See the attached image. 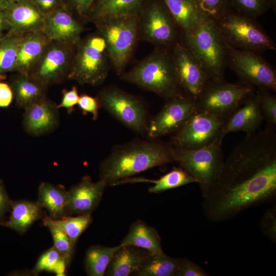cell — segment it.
Listing matches in <instances>:
<instances>
[{
  "mask_svg": "<svg viewBox=\"0 0 276 276\" xmlns=\"http://www.w3.org/2000/svg\"><path fill=\"white\" fill-rule=\"evenodd\" d=\"M275 195L276 131L266 128L235 146L202 208L209 220L221 222Z\"/></svg>",
  "mask_w": 276,
  "mask_h": 276,
  "instance_id": "cell-1",
  "label": "cell"
},
{
  "mask_svg": "<svg viewBox=\"0 0 276 276\" xmlns=\"http://www.w3.org/2000/svg\"><path fill=\"white\" fill-rule=\"evenodd\" d=\"M171 143L134 140L114 146L101 163L100 179L111 185L149 169L174 162Z\"/></svg>",
  "mask_w": 276,
  "mask_h": 276,
  "instance_id": "cell-2",
  "label": "cell"
},
{
  "mask_svg": "<svg viewBox=\"0 0 276 276\" xmlns=\"http://www.w3.org/2000/svg\"><path fill=\"white\" fill-rule=\"evenodd\" d=\"M122 80L168 99L184 95L169 50L157 48L121 76Z\"/></svg>",
  "mask_w": 276,
  "mask_h": 276,
  "instance_id": "cell-3",
  "label": "cell"
},
{
  "mask_svg": "<svg viewBox=\"0 0 276 276\" xmlns=\"http://www.w3.org/2000/svg\"><path fill=\"white\" fill-rule=\"evenodd\" d=\"M179 40L193 53L212 82L224 80L226 45L212 19L204 16L192 32H181Z\"/></svg>",
  "mask_w": 276,
  "mask_h": 276,
  "instance_id": "cell-4",
  "label": "cell"
},
{
  "mask_svg": "<svg viewBox=\"0 0 276 276\" xmlns=\"http://www.w3.org/2000/svg\"><path fill=\"white\" fill-rule=\"evenodd\" d=\"M214 22L224 41L232 48L261 55L276 50L274 41L256 17L231 9Z\"/></svg>",
  "mask_w": 276,
  "mask_h": 276,
  "instance_id": "cell-5",
  "label": "cell"
},
{
  "mask_svg": "<svg viewBox=\"0 0 276 276\" xmlns=\"http://www.w3.org/2000/svg\"><path fill=\"white\" fill-rule=\"evenodd\" d=\"M223 139L196 149L173 146L174 162L190 174L198 183L203 198L218 180L224 163Z\"/></svg>",
  "mask_w": 276,
  "mask_h": 276,
  "instance_id": "cell-6",
  "label": "cell"
},
{
  "mask_svg": "<svg viewBox=\"0 0 276 276\" xmlns=\"http://www.w3.org/2000/svg\"><path fill=\"white\" fill-rule=\"evenodd\" d=\"M138 16L111 17L94 21L105 41L110 62L119 75L127 65L136 43Z\"/></svg>",
  "mask_w": 276,
  "mask_h": 276,
  "instance_id": "cell-7",
  "label": "cell"
},
{
  "mask_svg": "<svg viewBox=\"0 0 276 276\" xmlns=\"http://www.w3.org/2000/svg\"><path fill=\"white\" fill-rule=\"evenodd\" d=\"M76 45L67 78L82 85L103 83L108 75L110 61L104 39L100 35L90 36L80 40Z\"/></svg>",
  "mask_w": 276,
  "mask_h": 276,
  "instance_id": "cell-8",
  "label": "cell"
},
{
  "mask_svg": "<svg viewBox=\"0 0 276 276\" xmlns=\"http://www.w3.org/2000/svg\"><path fill=\"white\" fill-rule=\"evenodd\" d=\"M139 35L158 48L170 50L180 39V29L162 0H147L138 16Z\"/></svg>",
  "mask_w": 276,
  "mask_h": 276,
  "instance_id": "cell-9",
  "label": "cell"
},
{
  "mask_svg": "<svg viewBox=\"0 0 276 276\" xmlns=\"http://www.w3.org/2000/svg\"><path fill=\"white\" fill-rule=\"evenodd\" d=\"M255 92L254 87L240 80L212 82L196 100V110L225 120Z\"/></svg>",
  "mask_w": 276,
  "mask_h": 276,
  "instance_id": "cell-10",
  "label": "cell"
},
{
  "mask_svg": "<svg viewBox=\"0 0 276 276\" xmlns=\"http://www.w3.org/2000/svg\"><path fill=\"white\" fill-rule=\"evenodd\" d=\"M226 45L227 66L240 81L258 89L275 92V69L261 54Z\"/></svg>",
  "mask_w": 276,
  "mask_h": 276,
  "instance_id": "cell-11",
  "label": "cell"
},
{
  "mask_svg": "<svg viewBox=\"0 0 276 276\" xmlns=\"http://www.w3.org/2000/svg\"><path fill=\"white\" fill-rule=\"evenodd\" d=\"M100 107L133 131L143 134L148 127L147 113L137 98L120 89L109 87L97 97Z\"/></svg>",
  "mask_w": 276,
  "mask_h": 276,
  "instance_id": "cell-12",
  "label": "cell"
},
{
  "mask_svg": "<svg viewBox=\"0 0 276 276\" xmlns=\"http://www.w3.org/2000/svg\"><path fill=\"white\" fill-rule=\"evenodd\" d=\"M225 122L212 113L197 111L186 124L172 136L173 146L196 149L223 139L222 129Z\"/></svg>",
  "mask_w": 276,
  "mask_h": 276,
  "instance_id": "cell-13",
  "label": "cell"
},
{
  "mask_svg": "<svg viewBox=\"0 0 276 276\" xmlns=\"http://www.w3.org/2000/svg\"><path fill=\"white\" fill-rule=\"evenodd\" d=\"M169 52L183 94L196 101L212 82L211 80L193 53L180 40Z\"/></svg>",
  "mask_w": 276,
  "mask_h": 276,
  "instance_id": "cell-14",
  "label": "cell"
},
{
  "mask_svg": "<svg viewBox=\"0 0 276 276\" xmlns=\"http://www.w3.org/2000/svg\"><path fill=\"white\" fill-rule=\"evenodd\" d=\"M196 101L185 95L168 99L148 124L147 133L152 139L178 131L196 111Z\"/></svg>",
  "mask_w": 276,
  "mask_h": 276,
  "instance_id": "cell-15",
  "label": "cell"
},
{
  "mask_svg": "<svg viewBox=\"0 0 276 276\" xmlns=\"http://www.w3.org/2000/svg\"><path fill=\"white\" fill-rule=\"evenodd\" d=\"M72 47L51 41L30 76L47 88L67 78L74 56Z\"/></svg>",
  "mask_w": 276,
  "mask_h": 276,
  "instance_id": "cell-16",
  "label": "cell"
},
{
  "mask_svg": "<svg viewBox=\"0 0 276 276\" xmlns=\"http://www.w3.org/2000/svg\"><path fill=\"white\" fill-rule=\"evenodd\" d=\"M24 109L23 127L31 135L50 133L59 126V109L55 103L46 97Z\"/></svg>",
  "mask_w": 276,
  "mask_h": 276,
  "instance_id": "cell-17",
  "label": "cell"
},
{
  "mask_svg": "<svg viewBox=\"0 0 276 276\" xmlns=\"http://www.w3.org/2000/svg\"><path fill=\"white\" fill-rule=\"evenodd\" d=\"M5 13L10 25L6 35L23 36L43 31L45 16L33 0H16Z\"/></svg>",
  "mask_w": 276,
  "mask_h": 276,
  "instance_id": "cell-18",
  "label": "cell"
},
{
  "mask_svg": "<svg viewBox=\"0 0 276 276\" xmlns=\"http://www.w3.org/2000/svg\"><path fill=\"white\" fill-rule=\"evenodd\" d=\"M83 30L65 7L45 15L43 32L50 41L74 46L80 41Z\"/></svg>",
  "mask_w": 276,
  "mask_h": 276,
  "instance_id": "cell-19",
  "label": "cell"
},
{
  "mask_svg": "<svg viewBox=\"0 0 276 276\" xmlns=\"http://www.w3.org/2000/svg\"><path fill=\"white\" fill-rule=\"evenodd\" d=\"M107 185L100 179L93 182L89 176H84L67 191L69 214H90L98 205Z\"/></svg>",
  "mask_w": 276,
  "mask_h": 276,
  "instance_id": "cell-20",
  "label": "cell"
},
{
  "mask_svg": "<svg viewBox=\"0 0 276 276\" xmlns=\"http://www.w3.org/2000/svg\"><path fill=\"white\" fill-rule=\"evenodd\" d=\"M263 121L255 91L225 120L222 135L224 137L229 132L239 131L250 135L256 132Z\"/></svg>",
  "mask_w": 276,
  "mask_h": 276,
  "instance_id": "cell-21",
  "label": "cell"
},
{
  "mask_svg": "<svg viewBox=\"0 0 276 276\" xmlns=\"http://www.w3.org/2000/svg\"><path fill=\"white\" fill-rule=\"evenodd\" d=\"M50 42L43 31L22 36L18 44L13 71L30 75Z\"/></svg>",
  "mask_w": 276,
  "mask_h": 276,
  "instance_id": "cell-22",
  "label": "cell"
},
{
  "mask_svg": "<svg viewBox=\"0 0 276 276\" xmlns=\"http://www.w3.org/2000/svg\"><path fill=\"white\" fill-rule=\"evenodd\" d=\"M119 245L106 269V275L128 276L134 273L149 254L137 247Z\"/></svg>",
  "mask_w": 276,
  "mask_h": 276,
  "instance_id": "cell-23",
  "label": "cell"
},
{
  "mask_svg": "<svg viewBox=\"0 0 276 276\" xmlns=\"http://www.w3.org/2000/svg\"><path fill=\"white\" fill-rule=\"evenodd\" d=\"M120 245L137 247L145 249L150 254L163 252L157 231L142 220H137L131 224Z\"/></svg>",
  "mask_w": 276,
  "mask_h": 276,
  "instance_id": "cell-24",
  "label": "cell"
},
{
  "mask_svg": "<svg viewBox=\"0 0 276 276\" xmlns=\"http://www.w3.org/2000/svg\"><path fill=\"white\" fill-rule=\"evenodd\" d=\"M181 32L193 31L204 15L195 0H162Z\"/></svg>",
  "mask_w": 276,
  "mask_h": 276,
  "instance_id": "cell-25",
  "label": "cell"
},
{
  "mask_svg": "<svg viewBox=\"0 0 276 276\" xmlns=\"http://www.w3.org/2000/svg\"><path fill=\"white\" fill-rule=\"evenodd\" d=\"M139 182H150L154 184V186L149 188V192L159 193L189 183H197V181L190 174L180 167L174 168L158 179H150L142 177H130L117 181L113 185Z\"/></svg>",
  "mask_w": 276,
  "mask_h": 276,
  "instance_id": "cell-26",
  "label": "cell"
},
{
  "mask_svg": "<svg viewBox=\"0 0 276 276\" xmlns=\"http://www.w3.org/2000/svg\"><path fill=\"white\" fill-rule=\"evenodd\" d=\"M42 208L37 202L18 200L11 202L9 219L3 225L22 234L43 216Z\"/></svg>",
  "mask_w": 276,
  "mask_h": 276,
  "instance_id": "cell-27",
  "label": "cell"
},
{
  "mask_svg": "<svg viewBox=\"0 0 276 276\" xmlns=\"http://www.w3.org/2000/svg\"><path fill=\"white\" fill-rule=\"evenodd\" d=\"M37 202L42 208L47 210L49 217L52 219H61L69 214L67 191L59 186L42 182L38 189Z\"/></svg>",
  "mask_w": 276,
  "mask_h": 276,
  "instance_id": "cell-28",
  "label": "cell"
},
{
  "mask_svg": "<svg viewBox=\"0 0 276 276\" xmlns=\"http://www.w3.org/2000/svg\"><path fill=\"white\" fill-rule=\"evenodd\" d=\"M147 0H102L94 4L89 15L94 21L104 18L139 15Z\"/></svg>",
  "mask_w": 276,
  "mask_h": 276,
  "instance_id": "cell-29",
  "label": "cell"
},
{
  "mask_svg": "<svg viewBox=\"0 0 276 276\" xmlns=\"http://www.w3.org/2000/svg\"><path fill=\"white\" fill-rule=\"evenodd\" d=\"M11 86L16 104L19 108L24 109L46 97L47 87L28 74L18 73L12 80Z\"/></svg>",
  "mask_w": 276,
  "mask_h": 276,
  "instance_id": "cell-30",
  "label": "cell"
},
{
  "mask_svg": "<svg viewBox=\"0 0 276 276\" xmlns=\"http://www.w3.org/2000/svg\"><path fill=\"white\" fill-rule=\"evenodd\" d=\"M180 258L169 257L164 252L148 254L139 270L133 273L137 276H176Z\"/></svg>",
  "mask_w": 276,
  "mask_h": 276,
  "instance_id": "cell-31",
  "label": "cell"
},
{
  "mask_svg": "<svg viewBox=\"0 0 276 276\" xmlns=\"http://www.w3.org/2000/svg\"><path fill=\"white\" fill-rule=\"evenodd\" d=\"M119 245L106 247L95 245L86 251L85 257V268L89 276H103L115 251Z\"/></svg>",
  "mask_w": 276,
  "mask_h": 276,
  "instance_id": "cell-32",
  "label": "cell"
},
{
  "mask_svg": "<svg viewBox=\"0 0 276 276\" xmlns=\"http://www.w3.org/2000/svg\"><path fill=\"white\" fill-rule=\"evenodd\" d=\"M49 219L53 224L64 233L75 244L92 221L90 214L78 215L76 217L66 216L59 219H53L49 217Z\"/></svg>",
  "mask_w": 276,
  "mask_h": 276,
  "instance_id": "cell-33",
  "label": "cell"
},
{
  "mask_svg": "<svg viewBox=\"0 0 276 276\" xmlns=\"http://www.w3.org/2000/svg\"><path fill=\"white\" fill-rule=\"evenodd\" d=\"M68 264L62 254L54 247H52L43 253L38 259L34 273H38L46 271L55 273L56 275L63 276Z\"/></svg>",
  "mask_w": 276,
  "mask_h": 276,
  "instance_id": "cell-34",
  "label": "cell"
},
{
  "mask_svg": "<svg viewBox=\"0 0 276 276\" xmlns=\"http://www.w3.org/2000/svg\"><path fill=\"white\" fill-rule=\"evenodd\" d=\"M21 36L5 35L0 39V76L14 71Z\"/></svg>",
  "mask_w": 276,
  "mask_h": 276,
  "instance_id": "cell-35",
  "label": "cell"
},
{
  "mask_svg": "<svg viewBox=\"0 0 276 276\" xmlns=\"http://www.w3.org/2000/svg\"><path fill=\"white\" fill-rule=\"evenodd\" d=\"M259 106L266 128L276 131V96L270 91L258 89L256 91Z\"/></svg>",
  "mask_w": 276,
  "mask_h": 276,
  "instance_id": "cell-36",
  "label": "cell"
},
{
  "mask_svg": "<svg viewBox=\"0 0 276 276\" xmlns=\"http://www.w3.org/2000/svg\"><path fill=\"white\" fill-rule=\"evenodd\" d=\"M43 220L44 224L51 232L53 239L54 246L62 254L69 265L74 254L75 244L64 233L50 222L48 216H44Z\"/></svg>",
  "mask_w": 276,
  "mask_h": 276,
  "instance_id": "cell-37",
  "label": "cell"
},
{
  "mask_svg": "<svg viewBox=\"0 0 276 276\" xmlns=\"http://www.w3.org/2000/svg\"><path fill=\"white\" fill-rule=\"evenodd\" d=\"M230 3L233 10L256 18L270 8L268 0H230Z\"/></svg>",
  "mask_w": 276,
  "mask_h": 276,
  "instance_id": "cell-38",
  "label": "cell"
},
{
  "mask_svg": "<svg viewBox=\"0 0 276 276\" xmlns=\"http://www.w3.org/2000/svg\"><path fill=\"white\" fill-rule=\"evenodd\" d=\"M201 13L214 21L217 20L231 8L230 0H195Z\"/></svg>",
  "mask_w": 276,
  "mask_h": 276,
  "instance_id": "cell-39",
  "label": "cell"
},
{
  "mask_svg": "<svg viewBox=\"0 0 276 276\" xmlns=\"http://www.w3.org/2000/svg\"><path fill=\"white\" fill-rule=\"evenodd\" d=\"M262 233L271 241L276 242V208L268 209L263 214L260 221Z\"/></svg>",
  "mask_w": 276,
  "mask_h": 276,
  "instance_id": "cell-40",
  "label": "cell"
},
{
  "mask_svg": "<svg viewBox=\"0 0 276 276\" xmlns=\"http://www.w3.org/2000/svg\"><path fill=\"white\" fill-rule=\"evenodd\" d=\"M209 274L199 265L186 258H180L176 276H208Z\"/></svg>",
  "mask_w": 276,
  "mask_h": 276,
  "instance_id": "cell-41",
  "label": "cell"
},
{
  "mask_svg": "<svg viewBox=\"0 0 276 276\" xmlns=\"http://www.w3.org/2000/svg\"><path fill=\"white\" fill-rule=\"evenodd\" d=\"M77 104L84 114L90 113L94 120L98 119L100 106L97 98L83 94L79 96Z\"/></svg>",
  "mask_w": 276,
  "mask_h": 276,
  "instance_id": "cell-42",
  "label": "cell"
},
{
  "mask_svg": "<svg viewBox=\"0 0 276 276\" xmlns=\"http://www.w3.org/2000/svg\"><path fill=\"white\" fill-rule=\"evenodd\" d=\"M65 7L80 17L90 14L95 0H62Z\"/></svg>",
  "mask_w": 276,
  "mask_h": 276,
  "instance_id": "cell-43",
  "label": "cell"
},
{
  "mask_svg": "<svg viewBox=\"0 0 276 276\" xmlns=\"http://www.w3.org/2000/svg\"><path fill=\"white\" fill-rule=\"evenodd\" d=\"M62 99L59 104L57 105L58 108H64L68 114L72 113L74 107L78 104L79 96L77 88L73 86L70 90L63 89L62 91Z\"/></svg>",
  "mask_w": 276,
  "mask_h": 276,
  "instance_id": "cell-44",
  "label": "cell"
},
{
  "mask_svg": "<svg viewBox=\"0 0 276 276\" xmlns=\"http://www.w3.org/2000/svg\"><path fill=\"white\" fill-rule=\"evenodd\" d=\"M33 1L45 16L58 8L65 7L62 0H33Z\"/></svg>",
  "mask_w": 276,
  "mask_h": 276,
  "instance_id": "cell-45",
  "label": "cell"
},
{
  "mask_svg": "<svg viewBox=\"0 0 276 276\" xmlns=\"http://www.w3.org/2000/svg\"><path fill=\"white\" fill-rule=\"evenodd\" d=\"M11 202L0 178V224L3 225L5 214L11 210Z\"/></svg>",
  "mask_w": 276,
  "mask_h": 276,
  "instance_id": "cell-46",
  "label": "cell"
},
{
  "mask_svg": "<svg viewBox=\"0 0 276 276\" xmlns=\"http://www.w3.org/2000/svg\"><path fill=\"white\" fill-rule=\"evenodd\" d=\"M14 99L11 85L7 83L0 81V107L9 106Z\"/></svg>",
  "mask_w": 276,
  "mask_h": 276,
  "instance_id": "cell-47",
  "label": "cell"
},
{
  "mask_svg": "<svg viewBox=\"0 0 276 276\" xmlns=\"http://www.w3.org/2000/svg\"><path fill=\"white\" fill-rule=\"evenodd\" d=\"M10 25L8 20L6 13L0 10V39L5 35V31L9 30Z\"/></svg>",
  "mask_w": 276,
  "mask_h": 276,
  "instance_id": "cell-48",
  "label": "cell"
},
{
  "mask_svg": "<svg viewBox=\"0 0 276 276\" xmlns=\"http://www.w3.org/2000/svg\"><path fill=\"white\" fill-rule=\"evenodd\" d=\"M16 0H0V10L5 11L16 1Z\"/></svg>",
  "mask_w": 276,
  "mask_h": 276,
  "instance_id": "cell-49",
  "label": "cell"
},
{
  "mask_svg": "<svg viewBox=\"0 0 276 276\" xmlns=\"http://www.w3.org/2000/svg\"><path fill=\"white\" fill-rule=\"evenodd\" d=\"M269 3L270 8L275 12L276 10V0H268Z\"/></svg>",
  "mask_w": 276,
  "mask_h": 276,
  "instance_id": "cell-50",
  "label": "cell"
},
{
  "mask_svg": "<svg viewBox=\"0 0 276 276\" xmlns=\"http://www.w3.org/2000/svg\"><path fill=\"white\" fill-rule=\"evenodd\" d=\"M101 1H102V0H95V3H96V2H98Z\"/></svg>",
  "mask_w": 276,
  "mask_h": 276,
  "instance_id": "cell-51",
  "label": "cell"
}]
</instances>
